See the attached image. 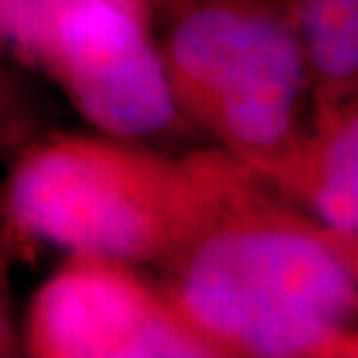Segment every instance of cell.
<instances>
[{
    "label": "cell",
    "instance_id": "cell-10",
    "mask_svg": "<svg viewBox=\"0 0 358 358\" xmlns=\"http://www.w3.org/2000/svg\"><path fill=\"white\" fill-rule=\"evenodd\" d=\"M0 163H3V159H0Z\"/></svg>",
    "mask_w": 358,
    "mask_h": 358
},
{
    "label": "cell",
    "instance_id": "cell-7",
    "mask_svg": "<svg viewBox=\"0 0 358 358\" xmlns=\"http://www.w3.org/2000/svg\"><path fill=\"white\" fill-rule=\"evenodd\" d=\"M303 52L310 103L358 98V0H275Z\"/></svg>",
    "mask_w": 358,
    "mask_h": 358
},
{
    "label": "cell",
    "instance_id": "cell-9",
    "mask_svg": "<svg viewBox=\"0 0 358 358\" xmlns=\"http://www.w3.org/2000/svg\"><path fill=\"white\" fill-rule=\"evenodd\" d=\"M19 242L12 231L0 219V358L21 356V324L17 319V303H14L12 266L17 259Z\"/></svg>",
    "mask_w": 358,
    "mask_h": 358
},
{
    "label": "cell",
    "instance_id": "cell-1",
    "mask_svg": "<svg viewBox=\"0 0 358 358\" xmlns=\"http://www.w3.org/2000/svg\"><path fill=\"white\" fill-rule=\"evenodd\" d=\"M212 358L358 356V238L275 189L154 268Z\"/></svg>",
    "mask_w": 358,
    "mask_h": 358
},
{
    "label": "cell",
    "instance_id": "cell-8",
    "mask_svg": "<svg viewBox=\"0 0 358 358\" xmlns=\"http://www.w3.org/2000/svg\"><path fill=\"white\" fill-rule=\"evenodd\" d=\"M35 135V107L0 52V159Z\"/></svg>",
    "mask_w": 358,
    "mask_h": 358
},
{
    "label": "cell",
    "instance_id": "cell-6",
    "mask_svg": "<svg viewBox=\"0 0 358 358\" xmlns=\"http://www.w3.org/2000/svg\"><path fill=\"white\" fill-rule=\"evenodd\" d=\"M272 189L324 226L358 238V98L310 103Z\"/></svg>",
    "mask_w": 358,
    "mask_h": 358
},
{
    "label": "cell",
    "instance_id": "cell-3",
    "mask_svg": "<svg viewBox=\"0 0 358 358\" xmlns=\"http://www.w3.org/2000/svg\"><path fill=\"white\" fill-rule=\"evenodd\" d=\"M154 33L184 124L272 186L310 112L303 52L275 0H156Z\"/></svg>",
    "mask_w": 358,
    "mask_h": 358
},
{
    "label": "cell",
    "instance_id": "cell-5",
    "mask_svg": "<svg viewBox=\"0 0 358 358\" xmlns=\"http://www.w3.org/2000/svg\"><path fill=\"white\" fill-rule=\"evenodd\" d=\"M33 358H212L156 277L135 263L68 254L21 319Z\"/></svg>",
    "mask_w": 358,
    "mask_h": 358
},
{
    "label": "cell",
    "instance_id": "cell-2",
    "mask_svg": "<svg viewBox=\"0 0 358 358\" xmlns=\"http://www.w3.org/2000/svg\"><path fill=\"white\" fill-rule=\"evenodd\" d=\"M272 189L219 147L168 154L107 133L33 135L12 152L0 219L21 245L156 268Z\"/></svg>",
    "mask_w": 358,
    "mask_h": 358
},
{
    "label": "cell",
    "instance_id": "cell-4",
    "mask_svg": "<svg viewBox=\"0 0 358 358\" xmlns=\"http://www.w3.org/2000/svg\"><path fill=\"white\" fill-rule=\"evenodd\" d=\"M156 0H0V52L45 75L98 133L186 128L154 33Z\"/></svg>",
    "mask_w": 358,
    "mask_h": 358
}]
</instances>
